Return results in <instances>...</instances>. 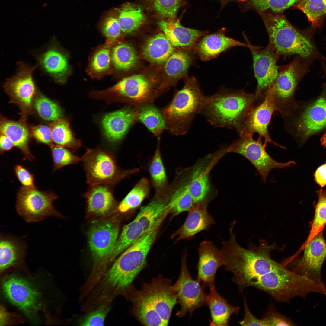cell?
I'll return each instance as SVG.
<instances>
[{
  "label": "cell",
  "instance_id": "6da1fadb",
  "mask_svg": "<svg viewBox=\"0 0 326 326\" xmlns=\"http://www.w3.org/2000/svg\"><path fill=\"white\" fill-rule=\"evenodd\" d=\"M259 243L258 246L250 244L248 248H244L237 242L233 232L229 240L222 241L221 251L225 270L232 273V280L239 293L253 287L267 293L276 301L289 303L294 297L304 298L310 293L320 292L319 284L272 258L275 244L269 245L264 240Z\"/></svg>",
  "mask_w": 326,
  "mask_h": 326
},
{
  "label": "cell",
  "instance_id": "7a4b0ae2",
  "mask_svg": "<svg viewBox=\"0 0 326 326\" xmlns=\"http://www.w3.org/2000/svg\"><path fill=\"white\" fill-rule=\"evenodd\" d=\"M269 36L270 45L281 56L295 55L312 62L326 58L322 55L309 31L296 29L283 15L260 12Z\"/></svg>",
  "mask_w": 326,
  "mask_h": 326
},
{
  "label": "cell",
  "instance_id": "3957f363",
  "mask_svg": "<svg viewBox=\"0 0 326 326\" xmlns=\"http://www.w3.org/2000/svg\"><path fill=\"white\" fill-rule=\"evenodd\" d=\"M160 224L156 222L115 260L104 276V285L117 293H126L145 267L148 253L155 240Z\"/></svg>",
  "mask_w": 326,
  "mask_h": 326
},
{
  "label": "cell",
  "instance_id": "277c9868",
  "mask_svg": "<svg viewBox=\"0 0 326 326\" xmlns=\"http://www.w3.org/2000/svg\"><path fill=\"white\" fill-rule=\"evenodd\" d=\"M256 104L254 93H247L244 90L224 88L206 97L200 113L215 127L237 131Z\"/></svg>",
  "mask_w": 326,
  "mask_h": 326
},
{
  "label": "cell",
  "instance_id": "5b68a950",
  "mask_svg": "<svg viewBox=\"0 0 326 326\" xmlns=\"http://www.w3.org/2000/svg\"><path fill=\"white\" fill-rule=\"evenodd\" d=\"M282 116L285 130L299 144L326 130V85L318 96L307 102L296 101Z\"/></svg>",
  "mask_w": 326,
  "mask_h": 326
},
{
  "label": "cell",
  "instance_id": "8992f818",
  "mask_svg": "<svg viewBox=\"0 0 326 326\" xmlns=\"http://www.w3.org/2000/svg\"><path fill=\"white\" fill-rule=\"evenodd\" d=\"M206 97L196 79L193 77L187 78L183 88L162 110L166 129L174 135L187 133L195 117L200 113Z\"/></svg>",
  "mask_w": 326,
  "mask_h": 326
},
{
  "label": "cell",
  "instance_id": "52a82bcc",
  "mask_svg": "<svg viewBox=\"0 0 326 326\" xmlns=\"http://www.w3.org/2000/svg\"><path fill=\"white\" fill-rule=\"evenodd\" d=\"M312 62L296 56L289 63L279 66L276 78L267 94L271 97L276 111L281 115L287 113L295 104L298 85L309 72Z\"/></svg>",
  "mask_w": 326,
  "mask_h": 326
},
{
  "label": "cell",
  "instance_id": "ba28073f",
  "mask_svg": "<svg viewBox=\"0 0 326 326\" xmlns=\"http://www.w3.org/2000/svg\"><path fill=\"white\" fill-rule=\"evenodd\" d=\"M159 95L146 77L137 74L123 78L107 89L94 92L91 97L108 103L123 102L138 107L152 103Z\"/></svg>",
  "mask_w": 326,
  "mask_h": 326
},
{
  "label": "cell",
  "instance_id": "9c48e42d",
  "mask_svg": "<svg viewBox=\"0 0 326 326\" xmlns=\"http://www.w3.org/2000/svg\"><path fill=\"white\" fill-rule=\"evenodd\" d=\"M82 159L87 182L90 185L104 184L113 186L136 171V169H121L110 153L100 149H88Z\"/></svg>",
  "mask_w": 326,
  "mask_h": 326
},
{
  "label": "cell",
  "instance_id": "30bf717a",
  "mask_svg": "<svg viewBox=\"0 0 326 326\" xmlns=\"http://www.w3.org/2000/svg\"><path fill=\"white\" fill-rule=\"evenodd\" d=\"M57 198L55 194L51 192L23 186L17 193L16 210L29 223L40 221L50 216L62 218L53 204Z\"/></svg>",
  "mask_w": 326,
  "mask_h": 326
},
{
  "label": "cell",
  "instance_id": "8fae6325",
  "mask_svg": "<svg viewBox=\"0 0 326 326\" xmlns=\"http://www.w3.org/2000/svg\"><path fill=\"white\" fill-rule=\"evenodd\" d=\"M253 60L254 76L257 84L255 92L257 103L264 99L270 87L277 76V62L280 56L269 44L265 47L251 44L244 36Z\"/></svg>",
  "mask_w": 326,
  "mask_h": 326
},
{
  "label": "cell",
  "instance_id": "7c38bea8",
  "mask_svg": "<svg viewBox=\"0 0 326 326\" xmlns=\"http://www.w3.org/2000/svg\"><path fill=\"white\" fill-rule=\"evenodd\" d=\"M266 148L262 139L258 137L255 140L252 136H239L228 148L227 152L239 154L248 159L254 166L264 183L273 169H282L295 164L293 161L283 163L276 161L267 153Z\"/></svg>",
  "mask_w": 326,
  "mask_h": 326
},
{
  "label": "cell",
  "instance_id": "4fadbf2b",
  "mask_svg": "<svg viewBox=\"0 0 326 326\" xmlns=\"http://www.w3.org/2000/svg\"><path fill=\"white\" fill-rule=\"evenodd\" d=\"M322 232L315 236L305 246L303 254L300 258L295 260L286 259L282 263L296 273L305 276L319 284L325 285L321 279V270L326 259V242Z\"/></svg>",
  "mask_w": 326,
  "mask_h": 326
},
{
  "label": "cell",
  "instance_id": "5bb4252c",
  "mask_svg": "<svg viewBox=\"0 0 326 326\" xmlns=\"http://www.w3.org/2000/svg\"><path fill=\"white\" fill-rule=\"evenodd\" d=\"M187 253L182 256L180 273L178 280L173 285L177 296L180 309L176 314L179 318L189 312L190 317L197 308L206 305L207 294L205 287L198 280L194 279L188 270L187 264Z\"/></svg>",
  "mask_w": 326,
  "mask_h": 326
},
{
  "label": "cell",
  "instance_id": "9a60e30c",
  "mask_svg": "<svg viewBox=\"0 0 326 326\" xmlns=\"http://www.w3.org/2000/svg\"><path fill=\"white\" fill-rule=\"evenodd\" d=\"M15 74L5 81L3 87L11 101L17 104L24 116L31 112L36 88L33 73L37 65L31 66L22 62L17 63Z\"/></svg>",
  "mask_w": 326,
  "mask_h": 326
},
{
  "label": "cell",
  "instance_id": "2e32d148",
  "mask_svg": "<svg viewBox=\"0 0 326 326\" xmlns=\"http://www.w3.org/2000/svg\"><path fill=\"white\" fill-rule=\"evenodd\" d=\"M274 104L270 97L266 94L263 100L255 105L250 111L240 128L237 131L239 136L253 137L255 133L258 137L264 140V145L266 146L270 143L281 148H286L273 141L268 131L272 115L276 111Z\"/></svg>",
  "mask_w": 326,
  "mask_h": 326
},
{
  "label": "cell",
  "instance_id": "e0dca14e",
  "mask_svg": "<svg viewBox=\"0 0 326 326\" xmlns=\"http://www.w3.org/2000/svg\"><path fill=\"white\" fill-rule=\"evenodd\" d=\"M141 289L168 325L173 309L178 303L177 296L171 280L159 274L149 283H143Z\"/></svg>",
  "mask_w": 326,
  "mask_h": 326
},
{
  "label": "cell",
  "instance_id": "ac0fdd59",
  "mask_svg": "<svg viewBox=\"0 0 326 326\" xmlns=\"http://www.w3.org/2000/svg\"><path fill=\"white\" fill-rule=\"evenodd\" d=\"M118 225L111 221L96 222L88 232V243L92 254L97 260H107L118 238Z\"/></svg>",
  "mask_w": 326,
  "mask_h": 326
},
{
  "label": "cell",
  "instance_id": "d6986e66",
  "mask_svg": "<svg viewBox=\"0 0 326 326\" xmlns=\"http://www.w3.org/2000/svg\"><path fill=\"white\" fill-rule=\"evenodd\" d=\"M2 288L9 301L27 314L37 308L39 292L26 280L14 276H8L3 281Z\"/></svg>",
  "mask_w": 326,
  "mask_h": 326
},
{
  "label": "cell",
  "instance_id": "ffe728a7",
  "mask_svg": "<svg viewBox=\"0 0 326 326\" xmlns=\"http://www.w3.org/2000/svg\"><path fill=\"white\" fill-rule=\"evenodd\" d=\"M36 58L37 65L55 82H65L69 71L67 57L62 51L56 41L53 38Z\"/></svg>",
  "mask_w": 326,
  "mask_h": 326
},
{
  "label": "cell",
  "instance_id": "44dd1931",
  "mask_svg": "<svg viewBox=\"0 0 326 326\" xmlns=\"http://www.w3.org/2000/svg\"><path fill=\"white\" fill-rule=\"evenodd\" d=\"M197 279L209 289L215 287L216 274L220 267L224 266L221 250L210 241L201 242L198 248Z\"/></svg>",
  "mask_w": 326,
  "mask_h": 326
},
{
  "label": "cell",
  "instance_id": "7402d4cb",
  "mask_svg": "<svg viewBox=\"0 0 326 326\" xmlns=\"http://www.w3.org/2000/svg\"><path fill=\"white\" fill-rule=\"evenodd\" d=\"M138 107H127L106 114L101 122L107 139L117 142L121 140L130 128L138 120Z\"/></svg>",
  "mask_w": 326,
  "mask_h": 326
},
{
  "label": "cell",
  "instance_id": "603a6c76",
  "mask_svg": "<svg viewBox=\"0 0 326 326\" xmlns=\"http://www.w3.org/2000/svg\"><path fill=\"white\" fill-rule=\"evenodd\" d=\"M247 43L227 37L222 30L200 38L193 51L200 59L208 61L217 57L222 53L235 46L248 47Z\"/></svg>",
  "mask_w": 326,
  "mask_h": 326
},
{
  "label": "cell",
  "instance_id": "cb8c5ba5",
  "mask_svg": "<svg viewBox=\"0 0 326 326\" xmlns=\"http://www.w3.org/2000/svg\"><path fill=\"white\" fill-rule=\"evenodd\" d=\"M208 203L195 204L188 211L186 219L183 224L173 235V238L177 237L176 241L182 239L193 238L198 233L208 229L215 223L207 209Z\"/></svg>",
  "mask_w": 326,
  "mask_h": 326
},
{
  "label": "cell",
  "instance_id": "d4e9b609",
  "mask_svg": "<svg viewBox=\"0 0 326 326\" xmlns=\"http://www.w3.org/2000/svg\"><path fill=\"white\" fill-rule=\"evenodd\" d=\"M158 25L174 47L186 50H193L198 40L207 33L185 27L181 24L178 20H161L158 21Z\"/></svg>",
  "mask_w": 326,
  "mask_h": 326
},
{
  "label": "cell",
  "instance_id": "484cf974",
  "mask_svg": "<svg viewBox=\"0 0 326 326\" xmlns=\"http://www.w3.org/2000/svg\"><path fill=\"white\" fill-rule=\"evenodd\" d=\"M133 304L131 312L142 325L166 326L164 322L141 289L138 290L132 286L125 296Z\"/></svg>",
  "mask_w": 326,
  "mask_h": 326
},
{
  "label": "cell",
  "instance_id": "4316f807",
  "mask_svg": "<svg viewBox=\"0 0 326 326\" xmlns=\"http://www.w3.org/2000/svg\"><path fill=\"white\" fill-rule=\"evenodd\" d=\"M27 249L25 241L12 235L1 234L0 269L3 271L22 263Z\"/></svg>",
  "mask_w": 326,
  "mask_h": 326
},
{
  "label": "cell",
  "instance_id": "83f0119b",
  "mask_svg": "<svg viewBox=\"0 0 326 326\" xmlns=\"http://www.w3.org/2000/svg\"><path fill=\"white\" fill-rule=\"evenodd\" d=\"M85 196L87 200V211L91 214L104 215L110 211L116 204L111 186L90 185Z\"/></svg>",
  "mask_w": 326,
  "mask_h": 326
},
{
  "label": "cell",
  "instance_id": "f1b7e54d",
  "mask_svg": "<svg viewBox=\"0 0 326 326\" xmlns=\"http://www.w3.org/2000/svg\"><path fill=\"white\" fill-rule=\"evenodd\" d=\"M209 289L210 292L207 295L206 305L209 308L210 314V325H229L231 316L238 313L239 307L230 304L217 292L215 287Z\"/></svg>",
  "mask_w": 326,
  "mask_h": 326
},
{
  "label": "cell",
  "instance_id": "f546056e",
  "mask_svg": "<svg viewBox=\"0 0 326 326\" xmlns=\"http://www.w3.org/2000/svg\"><path fill=\"white\" fill-rule=\"evenodd\" d=\"M1 133L8 137L14 146L19 148L23 153L25 159H34L29 149L30 133L24 121H14L5 118L1 119Z\"/></svg>",
  "mask_w": 326,
  "mask_h": 326
},
{
  "label": "cell",
  "instance_id": "4dcf8cb0",
  "mask_svg": "<svg viewBox=\"0 0 326 326\" xmlns=\"http://www.w3.org/2000/svg\"><path fill=\"white\" fill-rule=\"evenodd\" d=\"M174 47L163 33H159L149 38L143 45V57L152 63H165L175 51Z\"/></svg>",
  "mask_w": 326,
  "mask_h": 326
},
{
  "label": "cell",
  "instance_id": "1f68e13d",
  "mask_svg": "<svg viewBox=\"0 0 326 326\" xmlns=\"http://www.w3.org/2000/svg\"><path fill=\"white\" fill-rule=\"evenodd\" d=\"M170 193L156 194L147 205L142 207L134 219L142 226L145 232L169 208Z\"/></svg>",
  "mask_w": 326,
  "mask_h": 326
},
{
  "label": "cell",
  "instance_id": "d6a6232c",
  "mask_svg": "<svg viewBox=\"0 0 326 326\" xmlns=\"http://www.w3.org/2000/svg\"><path fill=\"white\" fill-rule=\"evenodd\" d=\"M193 60V56L190 51H174L165 63V72L174 80L186 77Z\"/></svg>",
  "mask_w": 326,
  "mask_h": 326
},
{
  "label": "cell",
  "instance_id": "836d02e7",
  "mask_svg": "<svg viewBox=\"0 0 326 326\" xmlns=\"http://www.w3.org/2000/svg\"><path fill=\"white\" fill-rule=\"evenodd\" d=\"M143 227L139 222L134 219L125 225L107 262L112 261L120 253L134 243L144 233Z\"/></svg>",
  "mask_w": 326,
  "mask_h": 326
},
{
  "label": "cell",
  "instance_id": "e575fe53",
  "mask_svg": "<svg viewBox=\"0 0 326 326\" xmlns=\"http://www.w3.org/2000/svg\"><path fill=\"white\" fill-rule=\"evenodd\" d=\"M138 120L142 123L155 135L159 137L166 129V123L162 110L152 103L138 106Z\"/></svg>",
  "mask_w": 326,
  "mask_h": 326
},
{
  "label": "cell",
  "instance_id": "d590c367",
  "mask_svg": "<svg viewBox=\"0 0 326 326\" xmlns=\"http://www.w3.org/2000/svg\"><path fill=\"white\" fill-rule=\"evenodd\" d=\"M52 141L56 145L70 148L75 151L81 142L74 137L67 120L59 118L50 124Z\"/></svg>",
  "mask_w": 326,
  "mask_h": 326
},
{
  "label": "cell",
  "instance_id": "8d00e7d4",
  "mask_svg": "<svg viewBox=\"0 0 326 326\" xmlns=\"http://www.w3.org/2000/svg\"><path fill=\"white\" fill-rule=\"evenodd\" d=\"M118 19L122 32L130 34L140 27L144 23L145 17L140 7L127 4L121 8Z\"/></svg>",
  "mask_w": 326,
  "mask_h": 326
},
{
  "label": "cell",
  "instance_id": "74e56055",
  "mask_svg": "<svg viewBox=\"0 0 326 326\" xmlns=\"http://www.w3.org/2000/svg\"><path fill=\"white\" fill-rule=\"evenodd\" d=\"M188 184L189 192L195 204L208 203L207 197L209 189L208 174L203 165L197 167L193 171Z\"/></svg>",
  "mask_w": 326,
  "mask_h": 326
},
{
  "label": "cell",
  "instance_id": "f35d334b",
  "mask_svg": "<svg viewBox=\"0 0 326 326\" xmlns=\"http://www.w3.org/2000/svg\"><path fill=\"white\" fill-rule=\"evenodd\" d=\"M154 155L150 163L149 171L156 194L165 193L169 190L166 173L160 149V138Z\"/></svg>",
  "mask_w": 326,
  "mask_h": 326
},
{
  "label": "cell",
  "instance_id": "ab89813d",
  "mask_svg": "<svg viewBox=\"0 0 326 326\" xmlns=\"http://www.w3.org/2000/svg\"><path fill=\"white\" fill-rule=\"evenodd\" d=\"M111 57L115 68L125 71L135 67L138 60L137 54L134 48L124 43L119 44L113 48Z\"/></svg>",
  "mask_w": 326,
  "mask_h": 326
},
{
  "label": "cell",
  "instance_id": "60d3db41",
  "mask_svg": "<svg viewBox=\"0 0 326 326\" xmlns=\"http://www.w3.org/2000/svg\"><path fill=\"white\" fill-rule=\"evenodd\" d=\"M149 191V180L145 177L142 178L119 203L118 210L125 213L139 207L148 196Z\"/></svg>",
  "mask_w": 326,
  "mask_h": 326
},
{
  "label": "cell",
  "instance_id": "b9f144b4",
  "mask_svg": "<svg viewBox=\"0 0 326 326\" xmlns=\"http://www.w3.org/2000/svg\"><path fill=\"white\" fill-rule=\"evenodd\" d=\"M293 7L306 15L314 28L321 27L326 15V0H302Z\"/></svg>",
  "mask_w": 326,
  "mask_h": 326
},
{
  "label": "cell",
  "instance_id": "7bdbcfd3",
  "mask_svg": "<svg viewBox=\"0 0 326 326\" xmlns=\"http://www.w3.org/2000/svg\"><path fill=\"white\" fill-rule=\"evenodd\" d=\"M195 204L187 183L181 184L175 191L170 193V213L173 216L188 211Z\"/></svg>",
  "mask_w": 326,
  "mask_h": 326
},
{
  "label": "cell",
  "instance_id": "ee69618b",
  "mask_svg": "<svg viewBox=\"0 0 326 326\" xmlns=\"http://www.w3.org/2000/svg\"><path fill=\"white\" fill-rule=\"evenodd\" d=\"M318 200L309 235L300 249L303 250L307 244L318 234L322 232L326 224V190L322 188L317 191Z\"/></svg>",
  "mask_w": 326,
  "mask_h": 326
},
{
  "label": "cell",
  "instance_id": "f6af8a7d",
  "mask_svg": "<svg viewBox=\"0 0 326 326\" xmlns=\"http://www.w3.org/2000/svg\"><path fill=\"white\" fill-rule=\"evenodd\" d=\"M33 105L39 116L45 120L54 121L60 118L62 115L60 106L41 94L34 97Z\"/></svg>",
  "mask_w": 326,
  "mask_h": 326
},
{
  "label": "cell",
  "instance_id": "bcb514c9",
  "mask_svg": "<svg viewBox=\"0 0 326 326\" xmlns=\"http://www.w3.org/2000/svg\"><path fill=\"white\" fill-rule=\"evenodd\" d=\"M51 148L54 170L69 165L78 163L81 160V159L65 147L52 145Z\"/></svg>",
  "mask_w": 326,
  "mask_h": 326
},
{
  "label": "cell",
  "instance_id": "7dc6e473",
  "mask_svg": "<svg viewBox=\"0 0 326 326\" xmlns=\"http://www.w3.org/2000/svg\"><path fill=\"white\" fill-rule=\"evenodd\" d=\"M153 9L160 16L173 19L181 4V0H148Z\"/></svg>",
  "mask_w": 326,
  "mask_h": 326
},
{
  "label": "cell",
  "instance_id": "c3c4849f",
  "mask_svg": "<svg viewBox=\"0 0 326 326\" xmlns=\"http://www.w3.org/2000/svg\"><path fill=\"white\" fill-rule=\"evenodd\" d=\"M302 0H252L254 7L260 12L270 10L276 13L283 12Z\"/></svg>",
  "mask_w": 326,
  "mask_h": 326
},
{
  "label": "cell",
  "instance_id": "681fc988",
  "mask_svg": "<svg viewBox=\"0 0 326 326\" xmlns=\"http://www.w3.org/2000/svg\"><path fill=\"white\" fill-rule=\"evenodd\" d=\"M111 57L109 46H106L98 51L92 60V69L97 72L106 71L110 68Z\"/></svg>",
  "mask_w": 326,
  "mask_h": 326
},
{
  "label": "cell",
  "instance_id": "f907efd6",
  "mask_svg": "<svg viewBox=\"0 0 326 326\" xmlns=\"http://www.w3.org/2000/svg\"><path fill=\"white\" fill-rule=\"evenodd\" d=\"M102 31L109 43L115 41L122 32L118 18L113 15L106 18L103 23Z\"/></svg>",
  "mask_w": 326,
  "mask_h": 326
},
{
  "label": "cell",
  "instance_id": "816d5d0a",
  "mask_svg": "<svg viewBox=\"0 0 326 326\" xmlns=\"http://www.w3.org/2000/svg\"><path fill=\"white\" fill-rule=\"evenodd\" d=\"M109 306L101 305L85 316L81 321L82 326H103L106 317L109 311Z\"/></svg>",
  "mask_w": 326,
  "mask_h": 326
},
{
  "label": "cell",
  "instance_id": "f5cc1de1",
  "mask_svg": "<svg viewBox=\"0 0 326 326\" xmlns=\"http://www.w3.org/2000/svg\"><path fill=\"white\" fill-rule=\"evenodd\" d=\"M269 326H293L295 323L289 318L277 312L273 305H270L263 318Z\"/></svg>",
  "mask_w": 326,
  "mask_h": 326
},
{
  "label": "cell",
  "instance_id": "db71d44e",
  "mask_svg": "<svg viewBox=\"0 0 326 326\" xmlns=\"http://www.w3.org/2000/svg\"><path fill=\"white\" fill-rule=\"evenodd\" d=\"M30 133L39 142L50 146L52 145L50 127L43 125L33 126L30 128Z\"/></svg>",
  "mask_w": 326,
  "mask_h": 326
},
{
  "label": "cell",
  "instance_id": "11a10c76",
  "mask_svg": "<svg viewBox=\"0 0 326 326\" xmlns=\"http://www.w3.org/2000/svg\"><path fill=\"white\" fill-rule=\"evenodd\" d=\"M245 315L243 320L239 322L241 326H268V324L264 318L258 319L250 311L246 300L244 299Z\"/></svg>",
  "mask_w": 326,
  "mask_h": 326
},
{
  "label": "cell",
  "instance_id": "9f6ffc18",
  "mask_svg": "<svg viewBox=\"0 0 326 326\" xmlns=\"http://www.w3.org/2000/svg\"><path fill=\"white\" fill-rule=\"evenodd\" d=\"M14 171L17 178L24 187L36 188L33 175L25 168L21 165H17L14 168Z\"/></svg>",
  "mask_w": 326,
  "mask_h": 326
},
{
  "label": "cell",
  "instance_id": "6f0895ef",
  "mask_svg": "<svg viewBox=\"0 0 326 326\" xmlns=\"http://www.w3.org/2000/svg\"><path fill=\"white\" fill-rule=\"evenodd\" d=\"M315 179L321 187L326 185V163L320 166L314 173Z\"/></svg>",
  "mask_w": 326,
  "mask_h": 326
},
{
  "label": "cell",
  "instance_id": "680465c9",
  "mask_svg": "<svg viewBox=\"0 0 326 326\" xmlns=\"http://www.w3.org/2000/svg\"><path fill=\"white\" fill-rule=\"evenodd\" d=\"M1 152L11 150L14 146L11 140L5 134L1 133L0 137Z\"/></svg>",
  "mask_w": 326,
  "mask_h": 326
},
{
  "label": "cell",
  "instance_id": "91938a15",
  "mask_svg": "<svg viewBox=\"0 0 326 326\" xmlns=\"http://www.w3.org/2000/svg\"><path fill=\"white\" fill-rule=\"evenodd\" d=\"M320 141L321 145L326 148V131L322 136Z\"/></svg>",
  "mask_w": 326,
  "mask_h": 326
},
{
  "label": "cell",
  "instance_id": "94428289",
  "mask_svg": "<svg viewBox=\"0 0 326 326\" xmlns=\"http://www.w3.org/2000/svg\"><path fill=\"white\" fill-rule=\"evenodd\" d=\"M325 60H323L321 61L322 68L324 72V75L326 76V65L325 64Z\"/></svg>",
  "mask_w": 326,
  "mask_h": 326
},
{
  "label": "cell",
  "instance_id": "6125c7cd",
  "mask_svg": "<svg viewBox=\"0 0 326 326\" xmlns=\"http://www.w3.org/2000/svg\"><path fill=\"white\" fill-rule=\"evenodd\" d=\"M239 0V1H245V0Z\"/></svg>",
  "mask_w": 326,
  "mask_h": 326
},
{
  "label": "cell",
  "instance_id": "be15d7a7",
  "mask_svg": "<svg viewBox=\"0 0 326 326\" xmlns=\"http://www.w3.org/2000/svg\"><path fill=\"white\" fill-rule=\"evenodd\" d=\"M324 295H326V292H325V293H324Z\"/></svg>",
  "mask_w": 326,
  "mask_h": 326
}]
</instances>
